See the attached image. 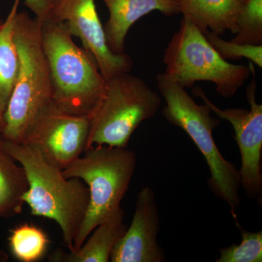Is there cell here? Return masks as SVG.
I'll list each match as a JSON object with an SVG mask.
<instances>
[{
	"mask_svg": "<svg viewBox=\"0 0 262 262\" xmlns=\"http://www.w3.org/2000/svg\"><path fill=\"white\" fill-rule=\"evenodd\" d=\"M1 144L23 167L29 187L22 200L31 213L55 221L61 229L66 246L73 251L89 207L87 185L80 179L66 178L61 170L27 144L10 142L2 137Z\"/></svg>",
	"mask_w": 262,
	"mask_h": 262,
	"instance_id": "1",
	"label": "cell"
},
{
	"mask_svg": "<svg viewBox=\"0 0 262 262\" xmlns=\"http://www.w3.org/2000/svg\"><path fill=\"white\" fill-rule=\"evenodd\" d=\"M40 35L51 75L52 103L65 113L91 117L106 82L94 56L75 44L64 23L42 22Z\"/></svg>",
	"mask_w": 262,
	"mask_h": 262,
	"instance_id": "2",
	"label": "cell"
},
{
	"mask_svg": "<svg viewBox=\"0 0 262 262\" xmlns=\"http://www.w3.org/2000/svg\"><path fill=\"white\" fill-rule=\"evenodd\" d=\"M14 39L20 67L14 89L3 113L1 137L23 144L40 114L52 103L49 67L41 43L40 23L27 12H18Z\"/></svg>",
	"mask_w": 262,
	"mask_h": 262,
	"instance_id": "3",
	"label": "cell"
},
{
	"mask_svg": "<svg viewBox=\"0 0 262 262\" xmlns=\"http://www.w3.org/2000/svg\"><path fill=\"white\" fill-rule=\"evenodd\" d=\"M84 153L62 170L66 178L81 179L89 190V207L73 251L82 246L97 226L125 215L121 202L137 163L135 153L127 147L93 146Z\"/></svg>",
	"mask_w": 262,
	"mask_h": 262,
	"instance_id": "4",
	"label": "cell"
},
{
	"mask_svg": "<svg viewBox=\"0 0 262 262\" xmlns=\"http://www.w3.org/2000/svg\"><path fill=\"white\" fill-rule=\"evenodd\" d=\"M156 80L165 101L163 117L192 139L209 167L211 177L208 182L212 192L230 207L231 213L236 216L241 204V177L238 169L224 158L213 139V130L220 120L211 116V108L206 103H196L184 87L163 73L157 76Z\"/></svg>",
	"mask_w": 262,
	"mask_h": 262,
	"instance_id": "5",
	"label": "cell"
},
{
	"mask_svg": "<svg viewBox=\"0 0 262 262\" xmlns=\"http://www.w3.org/2000/svg\"><path fill=\"white\" fill-rule=\"evenodd\" d=\"M163 63L165 77L184 89L206 81L214 84L217 94L226 98L233 97L254 72L251 61L246 66L224 60L203 33L184 17L165 48Z\"/></svg>",
	"mask_w": 262,
	"mask_h": 262,
	"instance_id": "6",
	"label": "cell"
},
{
	"mask_svg": "<svg viewBox=\"0 0 262 262\" xmlns=\"http://www.w3.org/2000/svg\"><path fill=\"white\" fill-rule=\"evenodd\" d=\"M106 81L102 96L90 117L87 149L99 146L127 147L136 129L152 118L162 103L160 93L130 72Z\"/></svg>",
	"mask_w": 262,
	"mask_h": 262,
	"instance_id": "7",
	"label": "cell"
},
{
	"mask_svg": "<svg viewBox=\"0 0 262 262\" xmlns=\"http://www.w3.org/2000/svg\"><path fill=\"white\" fill-rule=\"evenodd\" d=\"M256 82L253 77L246 90L249 110L244 108L222 110L210 101L200 87L194 88L192 94L203 100L219 118L227 120L232 125L241 157V187L248 198L261 203L262 104L256 101Z\"/></svg>",
	"mask_w": 262,
	"mask_h": 262,
	"instance_id": "8",
	"label": "cell"
},
{
	"mask_svg": "<svg viewBox=\"0 0 262 262\" xmlns=\"http://www.w3.org/2000/svg\"><path fill=\"white\" fill-rule=\"evenodd\" d=\"M91 118L61 111L53 103L40 114L23 144L63 170L87 149Z\"/></svg>",
	"mask_w": 262,
	"mask_h": 262,
	"instance_id": "9",
	"label": "cell"
},
{
	"mask_svg": "<svg viewBox=\"0 0 262 262\" xmlns=\"http://www.w3.org/2000/svg\"><path fill=\"white\" fill-rule=\"evenodd\" d=\"M48 20L64 23L72 35L80 39L84 49L94 56L105 80L130 72L131 57L125 53L115 54L106 46L95 0H53Z\"/></svg>",
	"mask_w": 262,
	"mask_h": 262,
	"instance_id": "10",
	"label": "cell"
},
{
	"mask_svg": "<svg viewBox=\"0 0 262 262\" xmlns=\"http://www.w3.org/2000/svg\"><path fill=\"white\" fill-rule=\"evenodd\" d=\"M160 219L156 196L151 187L143 188L136 198L132 222L112 252V262H164L158 242Z\"/></svg>",
	"mask_w": 262,
	"mask_h": 262,
	"instance_id": "11",
	"label": "cell"
},
{
	"mask_svg": "<svg viewBox=\"0 0 262 262\" xmlns=\"http://www.w3.org/2000/svg\"><path fill=\"white\" fill-rule=\"evenodd\" d=\"M110 13L103 27L106 46L112 53H125L127 33L136 21L151 12L166 16L180 14L182 0H101Z\"/></svg>",
	"mask_w": 262,
	"mask_h": 262,
	"instance_id": "12",
	"label": "cell"
},
{
	"mask_svg": "<svg viewBox=\"0 0 262 262\" xmlns=\"http://www.w3.org/2000/svg\"><path fill=\"white\" fill-rule=\"evenodd\" d=\"M124 215L103 222L90 234L84 244L75 251L66 252L58 248L48 256L51 262H108L117 243L127 230Z\"/></svg>",
	"mask_w": 262,
	"mask_h": 262,
	"instance_id": "13",
	"label": "cell"
},
{
	"mask_svg": "<svg viewBox=\"0 0 262 262\" xmlns=\"http://www.w3.org/2000/svg\"><path fill=\"white\" fill-rule=\"evenodd\" d=\"M241 7L238 0H182L181 13L203 33L235 34Z\"/></svg>",
	"mask_w": 262,
	"mask_h": 262,
	"instance_id": "14",
	"label": "cell"
},
{
	"mask_svg": "<svg viewBox=\"0 0 262 262\" xmlns=\"http://www.w3.org/2000/svg\"><path fill=\"white\" fill-rule=\"evenodd\" d=\"M20 0H14L0 27V114L3 115L18 77L20 59L14 39L15 18Z\"/></svg>",
	"mask_w": 262,
	"mask_h": 262,
	"instance_id": "15",
	"label": "cell"
},
{
	"mask_svg": "<svg viewBox=\"0 0 262 262\" xmlns=\"http://www.w3.org/2000/svg\"><path fill=\"white\" fill-rule=\"evenodd\" d=\"M28 187L23 167L5 151L0 137V220L21 213Z\"/></svg>",
	"mask_w": 262,
	"mask_h": 262,
	"instance_id": "16",
	"label": "cell"
},
{
	"mask_svg": "<svg viewBox=\"0 0 262 262\" xmlns=\"http://www.w3.org/2000/svg\"><path fill=\"white\" fill-rule=\"evenodd\" d=\"M10 252L21 262H36L42 259L51 244L48 234L33 224H20L10 230Z\"/></svg>",
	"mask_w": 262,
	"mask_h": 262,
	"instance_id": "17",
	"label": "cell"
},
{
	"mask_svg": "<svg viewBox=\"0 0 262 262\" xmlns=\"http://www.w3.org/2000/svg\"><path fill=\"white\" fill-rule=\"evenodd\" d=\"M237 20V32L232 42L262 46V0L241 3Z\"/></svg>",
	"mask_w": 262,
	"mask_h": 262,
	"instance_id": "18",
	"label": "cell"
},
{
	"mask_svg": "<svg viewBox=\"0 0 262 262\" xmlns=\"http://www.w3.org/2000/svg\"><path fill=\"white\" fill-rule=\"evenodd\" d=\"M241 233V242L220 250L216 262H261L262 231L250 232L239 225L237 216L233 217Z\"/></svg>",
	"mask_w": 262,
	"mask_h": 262,
	"instance_id": "19",
	"label": "cell"
},
{
	"mask_svg": "<svg viewBox=\"0 0 262 262\" xmlns=\"http://www.w3.org/2000/svg\"><path fill=\"white\" fill-rule=\"evenodd\" d=\"M206 40L224 60L246 58L253 64L262 68V46L239 44L222 39L218 34L207 31L203 33Z\"/></svg>",
	"mask_w": 262,
	"mask_h": 262,
	"instance_id": "20",
	"label": "cell"
},
{
	"mask_svg": "<svg viewBox=\"0 0 262 262\" xmlns=\"http://www.w3.org/2000/svg\"><path fill=\"white\" fill-rule=\"evenodd\" d=\"M24 4L35 15V18L42 23L48 20L53 0H24Z\"/></svg>",
	"mask_w": 262,
	"mask_h": 262,
	"instance_id": "21",
	"label": "cell"
},
{
	"mask_svg": "<svg viewBox=\"0 0 262 262\" xmlns=\"http://www.w3.org/2000/svg\"><path fill=\"white\" fill-rule=\"evenodd\" d=\"M3 128H4V120H3V115L0 114V137L3 134Z\"/></svg>",
	"mask_w": 262,
	"mask_h": 262,
	"instance_id": "22",
	"label": "cell"
},
{
	"mask_svg": "<svg viewBox=\"0 0 262 262\" xmlns=\"http://www.w3.org/2000/svg\"><path fill=\"white\" fill-rule=\"evenodd\" d=\"M0 1H1V0H0ZM3 20H2L1 18H0V27H1L2 24H3Z\"/></svg>",
	"mask_w": 262,
	"mask_h": 262,
	"instance_id": "23",
	"label": "cell"
},
{
	"mask_svg": "<svg viewBox=\"0 0 262 262\" xmlns=\"http://www.w3.org/2000/svg\"><path fill=\"white\" fill-rule=\"evenodd\" d=\"M239 3H242V2L246 1V0H238Z\"/></svg>",
	"mask_w": 262,
	"mask_h": 262,
	"instance_id": "24",
	"label": "cell"
}]
</instances>
